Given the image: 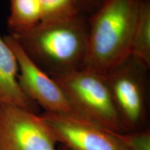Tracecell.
Returning <instances> with one entry per match:
<instances>
[{
    "label": "cell",
    "mask_w": 150,
    "mask_h": 150,
    "mask_svg": "<svg viewBox=\"0 0 150 150\" xmlns=\"http://www.w3.org/2000/svg\"><path fill=\"white\" fill-rule=\"evenodd\" d=\"M131 57L146 70L150 67V0H143L133 40Z\"/></svg>",
    "instance_id": "30bf717a"
},
{
    "label": "cell",
    "mask_w": 150,
    "mask_h": 150,
    "mask_svg": "<svg viewBox=\"0 0 150 150\" xmlns=\"http://www.w3.org/2000/svg\"><path fill=\"white\" fill-rule=\"evenodd\" d=\"M143 0H105L88 18L83 69L106 74L131 56Z\"/></svg>",
    "instance_id": "7a4b0ae2"
},
{
    "label": "cell",
    "mask_w": 150,
    "mask_h": 150,
    "mask_svg": "<svg viewBox=\"0 0 150 150\" xmlns=\"http://www.w3.org/2000/svg\"><path fill=\"white\" fill-rule=\"evenodd\" d=\"M147 71L130 56L105 74L125 132L140 130L146 120Z\"/></svg>",
    "instance_id": "277c9868"
},
{
    "label": "cell",
    "mask_w": 150,
    "mask_h": 150,
    "mask_svg": "<svg viewBox=\"0 0 150 150\" xmlns=\"http://www.w3.org/2000/svg\"><path fill=\"white\" fill-rule=\"evenodd\" d=\"M18 72L16 55L0 35V104L19 106L38 114L40 107L22 91Z\"/></svg>",
    "instance_id": "ba28073f"
},
{
    "label": "cell",
    "mask_w": 150,
    "mask_h": 150,
    "mask_svg": "<svg viewBox=\"0 0 150 150\" xmlns=\"http://www.w3.org/2000/svg\"><path fill=\"white\" fill-rule=\"evenodd\" d=\"M58 150H68V149H67L66 148H65L64 147H63V146L60 145V147L58 148Z\"/></svg>",
    "instance_id": "5bb4252c"
},
{
    "label": "cell",
    "mask_w": 150,
    "mask_h": 150,
    "mask_svg": "<svg viewBox=\"0 0 150 150\" xmlns=\"http://www.w3.org/2000/svg\"><path fill=\"white\" fill-rule=\"evenodd\" d=\"M88 16L42 22L27 31L10 34L31 61L49 76L83 69L87 54Z\"/></svg>",
    "instance_id": "6da1fadb"
},
{
    "label": "cell",
    "mask_w": 150,
    "mask_h": 150,
    "mask_svg": "<svg viewBox=\"0 0 150 150\" xmlns=\"http://www.w3.org/2000/svg\"><path fill=\"white\" fill-rule=\"evenodd\" d=\"M57 143L40 115L0 104V150H58Z\"/></svg>",
    "instance_id": "5b68a950"
},
{
    "label": "cell",
    "mask_w": 150,
    "mask_h": 150,
    "mask_svg": "<svg viewBox=\"0 0 150 150\" xmlns=\"http://www.w3.org/2000/svg\"><path fill=\"white\" fill-rule=\"evenodd\" d=\"M112 133L127 150H150L149 129L129 132Z\"/></svg>",
    "instance_id": "7c38bea8"
},
{
    "label": "cell",
    "mask_w": 150,
    "mask_h": 150,
    "mask_svg": "<svg viewBox=\"0 0 150 150\" xmlns=\"http://www.w3.org/2000/svg\"><path fill=\"white\" fill-rule=\"evenodd\" d=\"M52 77L83 118L112 132H125L105 75L82 69Z\"/></svg>",
    "instance_id": "3957f363"
},
{
    "label": "cell",
    "mask_w": 150,
    "mask_h": 150,
    "mask_svg": "<svg viewBox=\"0 0 150 150\" xmlns=\"http://www.w3.org/2000/svg\"><path fill=\"white\" fill-rule=\"evenodd\" d=\"M41 22L39 0H10L7 24L10 34L27 31Z\"/></svg>",
    "instance_id": "9c48e42d"
},
{
    "label": "cell",
    "mask_w": 150,
    "mask_h": 150,
    "mask_svg": "<svg viewBox=\"0 0 150 150\" xmlns=\"http://www.w3.org/2000/svg\"><path fill=\"white\" fill-rule=\"evenodd\" d=\"M4 39L13 50L18 61L19 85L31 100L45 112L83 117L61 86L31 61L12 35H6Z\"/></svg>",
    "instance_id": "8992f818"
},
{
    "label": "cell",
    "mask_w": 150,
    "mask_h": 150,
    "mask_svg": "<svg viewBox=\"0 0 150 150\" xmlns=\"http://www.w3.org/2000/svg\"><path fill=\"white\" fill-rule=\"evenodd\" d=\"M105 0H79L81 13L89 16L102 4Z\"/></svg>",
    "instance_id": "4fadbf2b"
},
{
    "label": "cell",
    "mask_w": 150,
    "mask_h": 150,
    "mask_svg": "<svg viewBox=\"0 0 150 150\" xmlns=\"http://www.w3.org/2000/svg\"><path fill=\"white\" fill-rule=\"evenodd\" d=\"M41 22H51L82 14L79 0H39Z\"/></svg>",
    "instance_id": "8fae6325"
},
{
    "label": "cell",
    "mask_w": 150,
    "mask_h": 150,
    "mask_svg": "<svg viewBox=\"0 0 150 150\" xmlns=\"http://www.w3.org/2000/svg\"><path fill=\"white\" fill-rule=\"evenodd\" d=\"M40 116L68 150H127L112 131L83 117L45 111Z\"/></svg>",
    "instance_id": "52a82bcc"
}]
</instances>
